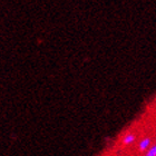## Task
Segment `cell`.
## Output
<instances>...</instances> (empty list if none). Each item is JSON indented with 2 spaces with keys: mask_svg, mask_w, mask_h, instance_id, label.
I'll list each match as a JSON object with an SVG mask.
<instances>
[{
  "mask_svg": "<svg viewBox=\"0 0 156 156\" xmlns=\"http://www.w3.org/2000/svg\"><path fill=\"white\" fill-rule=\"evenodd\" d=\"M150 146H151V138H147V137L140 140V145H138L140 151H147L150 148Z\"/></svg>",
  "mask_w": 156,
  "mask_h": 156,
  "instance_id": "cell-1",
  "label": "cell"
},
{
  "mask_svg": "<svg viewBox=\"0 0 156 156\" xmlns=\"http://www.w3.org/2000/svg\"><path fill=\"white\" fill-rule=\"evenodd\" d=\"M134 140H135V136H134L133 134H128V135H126V136L124 137V144H126V145L132 144Z\"/></svg>",
  "mask_w": 156,
  "mask_h": 156,
  "instance_id": "cell-2",
  "label": "cell"
},
{
  "mask_svg": "<svg viewBox=\"0 0 156 156\" xmlns=\"http://www.w3.org/2000/svg\"><path fill=\"white\" fill-rule=\"evenodd\" d=\"M145 156H156V145L151 146L148 150L146 151V154Z\"/></svg>",
  "mask_w": 156,
  "mask_h": 156,
  "instance_id": "cell-3",
  "label": "cell"
}]
</instances>
